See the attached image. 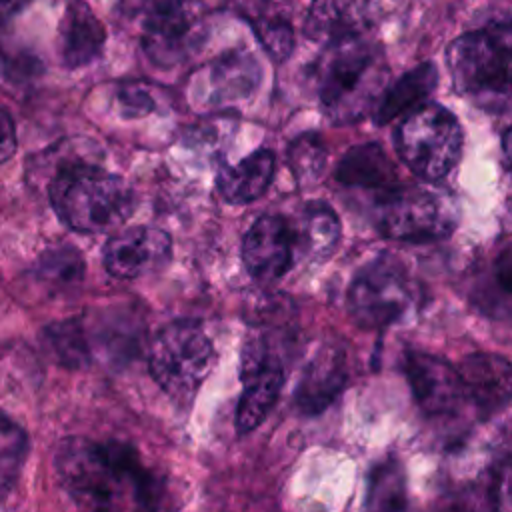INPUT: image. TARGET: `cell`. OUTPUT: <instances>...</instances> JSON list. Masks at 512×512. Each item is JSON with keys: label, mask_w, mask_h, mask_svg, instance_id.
<instances>
[{"label": "cell", "mask_w": 512, "mask_h": 512, "mask_svg": "<svg viewBox=\"0 0 512 512\" xmlns=\"http://www.w3.org/2000/svg\"><path fill=\"white\" fill-rule=\"evenodd\" d=\"M54 468L82 512H160V484L128 444L70 436L58 444Z\"/></svg>", "instance_id": "6da1fadb"}, {"label": "cell", "mask_w": 512, "mask_h": 512, "mask_svg": "<svg viewBox=\"0 0 512 512\" xmlns=\"http://www.w3.org/2000/svg\"><path fill=\"white\" fill-rule=\"evenodd\" d=\"M318 98L338 124L358 122L376 110L388 84L382 50L366 36L328 44L318 60Z\"/></svg>", "instance_id": "7a4b0ae2"}, {"label": "cell", "mask_w": 512, "mask_h": 512, "mask_svg": "<svg viewBox=\"0 0 512 512\" xmlns=\"http://www.w3.org/2000/svg\"><path fill=\"white\" fill-rule=\"evenodd\" d=\"M48 196L58 218L82 234L120 228L136 206L124 178L88 162L62 164L48 184Z\"/></svg>", "instance_id": "3957f363"}, {"label": "cell", "mask_w": 512, "mask_h": 512, "mask_svg": "<svg viewBox=\"0 0 512 512\" xmlns=\"http://www.w3.org/2000/svg\"><path fill=\"white\" fill-rule=\"evenodd\" d=\"M510 46L508 22H494L458 36L446 50V64L460 94L478 106L504 112L510 102Z\"/></svg>", "instance_id": "277c9868"}, {"label": "cell", "mask_w": 512, "mask_h": 512, "mask_svg": "<svg viewBox=\"0 0 512 512\" xmlns=\"http://www.w3.org/2000/svg\"><path fill=\"white\" fill-rule=\"evenodd\" d=\"M214 364V344L194 320H174L150 342L148 370L174 402H190Z\"/></svg>", "instance_id": "5b68a950"}, {"label": "cell", "mask_w": 512, "mask_h": 512, "mask_svg": "<svg viewBox=\"0 0 512 512\" xmlns=\"http://www.w3.org/2000/svg\"><path fill=\"white\" fill-rule=\"evenodd\" d=\"M464 134L456 116L436 102L408 112L396 130V148L404 164L422 180L446 178L462 156Z\"/></svg>", "instance_id": "8992f818"}, {"label": "cell", "mask_w": 512, "mask_h": 512, "mask_svg": "<svg viewBox=\"0 0 512 512\" xmlns=\"http://www.w3.org/2000/svg\"><path fill=\"white\" fill-rule=\"evenodd\" d=\"M414 282L404 264L382 254L362 266L348 288V312L366 330L386 328L400 320L414 302Z\"/></svg>", "instance_id": "52a82bcc"}, {"label": "cell", "mask_w": 512, "mask_h": 512, "mask_svg": "<svg viewBox=\"0 0 512 512\" xmlns=\"http://www.w3.org/2000/svg\"><path fill=\"white\" fill-rule=\"evenodd\" d=\"M378 230L392 240L428 242L450 234L454 212L450 204L422 188H390L376 210Z\"/></svg>", "instance_id": "ba28073f"}, {"label": "cell", "mask_w": 512, "mask_h": 512, "mask_svg": "<svg viewBox=\"0 0 512 512\" xmlns=\"http://www.w3.org/2000/svg\"><path fill=\"white\" fill-rule=\"evenodd\" d=\"M206 40V20L194 0H178L146 12L142 50L160 68L190 60Z\"/></svg>", "instance_id": "9c48e42d"}, {"label": "cell", "mask_w": 512, "mask_h": 512, "mask_svg": "<svg viewBox=\"0 0 512 512\" xmlns=\"http://www.w3.org/2000/svg\"><path fill=\"white\" fill-rule=\"evenodd\" d=\"M240 380L244 388L236 408V430L248 434L264 422L286 380L282 358L266 336H252L244 344Z\"/></svg>", "instance_id": "30bf717a"}, {"label": "cell", "mask_w": 512, "mask_h": 512, "mask_svg": "<svg viewBox=\"0 0 512 512\" xmlns=\"http://www.w3.org/2000/svg\"><path fill=\"white\" fill-rule=\"evenodd\" d=\"M402 370L422 412L448 416L466 402L458 368L444 358L412 350L406 352Z\"/></svg>", "instance_id": "8fae6325"}, {"label": "cell", "mask_w": 512, "mask_h": 512, "mask_svg": "<svg viewBox=\"0 0 512 512\" xmlns=\"http://www.w3.org/2000/svg\"><path fill=\"white\" fill-rule=\"evenodd\" d=\"M294 258L292 222L278 214L260 216L244 234L242 260L248 274L260 282H274L284 276Z\"/></svg>", "instance_id": "7c38bea8"}, {"label": "cell", "mask_w": 512, "mask_h": 512, "mask_svg": "<svg viewBox=\"0 0 512 512\" xmlns=\"http://www.w3.org/2000/svg\"><path fill=\"white\" fill-rule=\"evenodd\" d=\"M172 256V240L164 230L132 226L114 234L104 246V268L114 278L132 280L162 268Z\"/></svg>", "instance_id": "4fadbf2b"}, {"label": "cell", "mask_w": 512, "mask_h": 512, "mask_svg": "<svg viewBox=\"0 0 512 512\" xmlns=\"http://www.w3.org/2000/svg\"><path fill=\"white\" fill-rule=\"evenodd\" d=\"M466 402H472L482 416H490L506 408L510 400L512 368L504 356L476 352L458 366Z\"/></svg>", "instance_id": "5bb4252c"}, {"label": "cell", "mask_w": 512, "mask_h": 512, "mask_svg": "<svg viewBox=\"0 0 512 512\" xmlns=\"http://www.w3.org/2000/svg\"><path fill=\"white\" fill-rule=\"evenodd\" d=\"M374 22V0H312L304 20L310 40L334 44L362 38Z\"/></svg>", "instance_id": "9a60e30c"}, {"label": "cell", "mask_w": 512, "mask_h": 512, "mask_svg": "<svg viewBox=\"0 0 512 512\" xmlns=\"http://www.w3.org/2000/svg\"><path fill=\"white\" fill-rule=\"evenodd\" d=\"M346 376L348 368L340 350L324 348L316 352L298 380L294 392L296 408L306 416H314L326 410L342 392Z\"/></svg>", "instance_id": "2e32d148"}, {"label": "cell", "mask_w": 512, "mask_h": 512, "mask_svg": "<svg viewBox=\"0 0 512 512\" xmlns=\"http://www.w3.org/2000/svg\"><path fill=\"white\" fill-rule=\"evenodd\" d=\"M106 30L86 2L68 6L60 30L58 50L66 68H82L94 62L104 48Z\"/></svg>", "instance_id": "e0dca14e"}, {"label": "cell", "mask_w": 512, "mask_h": 512, "mask_svg": "<svg viewBox=\"0 0 512 512\" xmlns=\"http://www.w3.org/2000/svg\"><path fill=\"white\" fill-rule=\"evenodd\" d=\"M236 10L252 24L262 48L274 62L292 54L294 30L290 22V0H234Z\"/></svg>", "instance_id": "ac0fdd59"}, {"label": "cell", "mask_w": 512, "mask_h": 512, "mask_svg": "<svg viewBox=\"0 0 512 512\" xmlns=\"http://www.w3.org/2000/svg\"><path fill=\"white\" fill-rule=\"evenodd\" d=\"M272 176L274 152L260 148L232 166H222L216 176V188L226 202L248 204L268 190Z\"/></svg>", "instance_id": "d6986e66"}, {"label": "cell", "mask_w": 512, "mask_h": 512, "mask_svg": "<svg viewBox=\"0 0 512 512\" xmlns=\"http://www.w3.org/2000/svg\"><path fill=\"white\" fill-rule=\"evenodd\" d=\"M296 256L326 258L334 252L340 240V220L336 212L322 202H310L292 224Z\"/></svg>", "instance_id": "ffe728a7"}, {"label": "cell", "mask_w": 512, "mask_h": 512, "mask_svg": "<svg viewBox=\"0 0 512 512\" xmlns=\"http://www.w3.org/2000/svg\"><path fill=\"white\" fill-rule=\"evenodd\" d=\"M436 84H438V72L432 62L414 66L394 86H390L382 94L374 110L376 124H386L400 114H408L416 110L434 92Z\"/></svg>", "instance_id": "44dd1931"}, {"label": "cell", "mask_w": 512, "mask_h": 512, "mask_svg": "<svg viewBox=\"0 0 512 512\" xmlns=\"http://www.w3.org/2000/svg\"><path fill=\"white\" fill-rule=\"evenodd\" d=\"M260 82V66L252 54L230 50L220 54L210 66V86L216 100L238 102L248 98Z\"/></svg>", "instance_id": "7402d4cb"}, {"label": "cell", "mask_w": 512, "mask_h": 512, "mask_svg": "<svg viewBox=\"0 0 512 512\" xmlns=\"http://www.w3.org/2000/svg\"><path fill=\"white\" fill-rule=\"evenodd\" d=\"M338 182L362 188H388L394 184V168L376 144H360L350 148L336 168Z\"/></svg>", "instance_id": "603a6c76"}, {"label": "cell", "mask_w": 512, "mask_h": 512, "mask_svg": "<svg viewBox=\"0 0 512 512\" xmlns=\"http://www.w3.org/2000/svg\"><path fill=\"white\" fill-rule=\"evenodd\" d=\"M408 494L402 464L398 460H384L368 480L366 512H406Z\"/></svg>", "instance_id": "cb8c5ba5"}, {"label": "cell", "mask_w": 512, "mask_h": 512, "mask_svg": "<svg viewBox=\"0 0 512 512\" xmlns=\"http://www.w3.org/2000/svg\"><path fill=\"white\" fill-rule=\"evenodd\" d=\"M44 342L56 362L66 368H82L92 360L90 338L80 318L50 324L44 330Z\"/></svg>", "instance_id": "d4e9b609"}, {"label": "cell", "mask_w": 512, "mask_h": 512, "mask_svg": "<svg viewBox=\"0 0 512 512\" xmlns=\"http://www.w3.org/2000/svg\"><path fill=\"white\" fill-rule=\"evenodd\" d=\"M30 450L26 430L0 412V502L14 490Z\"/></svg>", "instance_id": "484cf974"}, {"label": "cell", "mask_w": 512, "mask_h": 512, "mask_svg": "<svg viewBox=\"0 0 512 512\" xmlns=\"http://www.w3.org/2000/svg\"><path fill=\"white\" fill-rule=\"evenodd\" d=\"M38 272L54 286H72L84 278V258L74 246L50 248L40 256Z\"/></svg>", "instance_id": "4316f807"}, {"label": "cell", "mask_w": 512, "mask_h": 512, "mask_svg": "<svg viewBox=\"0 0 512 512\" xmlns=\"http://www.w3.org/2000/svg\"><path fill=\"white\" fill-rule=\"evenodd\" d=\"M288 162L298 182L312 184L314 180H318L326 164V152H324L322 140L316 134H302L290 144Z\"/></svg>", "instance_id": "83f0119b"}, {"label": "cell", "mask_w": 512, "mask_h": 512, "mask_svg": "<svg viewBox=\"0 0 512 512\" xmlns=\"http://www.w3.org/2000/svg\"><path fill=\"white\" fill-rule=\"evenodd\" d=\"M118 102L122 106L124 116H144L154 110V98L150 96V90L134 82L120 88Z\"/></svg>", "instance_id": "f1b7e54d"}, {"label": "cell", "mask_w": 512, "mask_h": 512, "mask_svg": "<svg viewBox=\"0 0 512 512\" xmlns=\"http://www.w3.org/2000/svg\"><path fill=\"white\" fill-rule=\"evenodd\" d=\"M38 64L34 58L22 52H8L0 50V72L10 80H24L30 74H36Z\"/></svg>", "instance_id": "f546056e"}, {"label": "cell", "mask_w": 512, "mask_h": 512, "mask_svg": "<svg viewBox=\"0 0 512 512\" xmlns=\"http://www.w3.org/2000/svg\"><path fill=\"white\" fill-rule=\"evenodd\" d=\"M16 152V128L10 114L0 108V164L12 158Z\"/></svg>", "instance_id": "4dcf8cb0"}, {"label": "cell", "mask_w": 512, "mask_h": 512, "mask_svg": "<svg viewBox=\"0 0 512 512\" xmlns=\"http://www.w3.org/2000/svg\"><path fill=\"white\" fill-rule=\"evenodd\" d=\"M30 0H0V22L20 12Z\"/></svg>", "instance_id": "1f68e13d"}, {"label": "cell", "mask_w": 512, "mask_h": 512, "mask_svg": "<svg viewBox=\"0 0 512 512\" xmlns=\"http://www.w3.org/2000/svg\"><path fill=\"white\" fill-rule=\"evenodd\" d=\"M172 2H178V0H144V6H146V12H148V10H154V8H160V6H168Z\"/></svg>", "instance_id": "d6a6232c"}]
</instances>
